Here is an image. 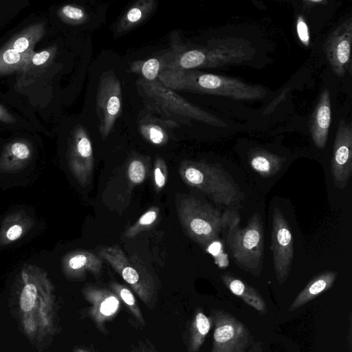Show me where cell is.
<instances>
[{
	"label": "cell",
	"mask_w": 352,
	"mask_h": 352,
	"mask_svg": "<svg viewBox=\"0 0 352 352\" xmlns=\"http://www.w3.org/2000/svg\"><path fill=\"white\" fill-rule=\"evenodd\" d=\"M157 79L173 91H188L234 100H259L267 95L266 89L262 86L245 83L232 77L194 70L165 69Z\"/></svg>",
	"instance_id": "6da1fadb"
},
{
	"label": "cell",
	"mask_w": 352,
	"mask_h": 352,
	"mask_svg": "<svg viewBox=\"0 0 352 352\" xmlns=\"http://www.w3.org/2000/svg\"><path fill=\"white\" fill-rule=\"evenodd\" d=\"M172 52L173 58L165 69L219 67L251 60L256 54L251 43L240 38L212 40L207 46L190 50L175 47Z\"/></svg>",
	"instance_id": "7a4b0ae2"
},
{
	"label": "cell",
	"mask_w": 352,
	"mask_h": 352,
	"mask_svg": "<svg viewBox=\"0 0 352 352\" xmlns=\"http://www.w3.org/2000/svg\"><path fill=\"white\" fill-rule=\"evenodd\" d=\"M179 173L187 185L201 191L218 204L229 206L239 198V187L219 165L186 160L181 163Z\"/></svg>",
	"instance_id": "3957f363"
},
{
	"label": "cell",
	"mask_w": 352,
	"mask_h": 352,
	"mask_svg": "<svg viewBox=\"0 0 352 352\" xmlns=\"http://www.w3.org/2000/svg\"><path fill=\"white\" fill-rule=\"evenodd\" d=\"M228 245L237 264L254 275L261 273L263 258V230L261 216L254 213L240 228L236 221L230 226Z\"/></svg>",
	"instance_id": "277c9868"
},
{
	"label": "cell",
	"mask_w": 352,
	"mask_h": 352,
	"mask_svg": "<svg viewBox=\"0 0 352 352\" xmlns=\"http://www.w3.org/2000/svg\"><path fill=\"white\" fill-rule=\"evenodd\" d=\"M178 217L186 234L203 246L214 242L228 222L219 210L192 197L179 203Z\"/></svg>",
	"instance_id": "5b68a950"
},
{
	"label": "cell",
	"mask_w": 352,
	"mask_h": 352,
	"mask_svg": "<svg viewBox=\"0 0 352 352\" xmlns=\"http://www.w3.org/2000/svg\"><path fill=\"white\" fill-rule=\"evenodd\" d=\"M98 256L120 275L148 309L155 308L157 285L153 276L141 263L133 258L129 259L118 245L101 248Z\"/></svg>",
	"instance_id": "8992f818"
},
{
	"label": "cell",
	"mask_w": 352,
	"mask_h": 352,
	"mask_svg": "<svg viewBox=\"0 0 352 352\" xmlns=\"http://www.w3.org/2000/svg\"><path fill=\"white\" fill-rule=\"evenodd\" d=\"M138 82L146 96L152 101L154 107H157L158 109L163 113L168 112L189 117L214 126H228L223 120L188 102L176 94L173 90L161 83L158 79L148 81L140 78Z\"/></svg>",
	"instance_id": "52a82bcc"
},
{
	"label": "cell",
	"mask_w": 352,
	"mask_h": 352,
	"mask_svg": "<svg viewBox=\"0 0 352 352\" xmlns=\"http://www.w3.org/2000/svg\"><path fill=\"white\" fill-rule=\"evenodd\" d=\"M210 318L214 327L210 352H244L250 338L245 326L222 310L212 309Z\"/></svg>",
	"instance_id": "ba28073f"
},
{
	"label": "cell",
	"mask_w": 352,
	"mask_h": 352,
	"mask_svg": "<svg viewBox=\"0 0 352 352\" xmlns=\"http://www.w3.org/2000/svg\"><path fill=\"white\" fill-rule=\"evenodd\" d=\"M122 107V90L118 77L112 72L100 77L96 98L99 131L105 139L112 131Z\"/></svg>",
	"instance_id": "9c48e42d"
},
{
	"label": "cell",
	"mask_w": 352,
	"mask_h": 352,
	"mask_svg": "<svg viewBox=\"0 0 352 352\" xmlns=\"http://www.w3.org/2000/svg\"><path fill=\"white\" fill-rule=\"evenodd\" d=\"M271 250L276 277L279 284L286 281L294 258V243L289 224L282 212L275 208L272 215Z\"/></svg>",
	"instance_id": "30bf717a"
},
{
	"label": "cell",
	"mask_w": 352,
	"mask_h": 352,
	"mask_svg": "<svg viewBox=\"0 0 352 352\" xmlns=\"http://www.w3.org/2000/svg\"><path fill=\"white\" fill-rule=\"evenodd\" d=\"M67 159L69 168L78 184L87 186L92 177L94 155L91 140L81 125L76 126L71 133Z\"/></svg>",
	"instance_id": "8fae6325"
},
{
	"label": "cell",
	"mask_w": 352,
	"mask_h": 352,
	"mask_svg": "<svg viewBox=\"0 0 352 352\" xmlns=\"http://www.w3.org/2000/svg\"><path fill=\"white\" fill-rule=\"evenodd\" d=\"M352 41V18L350 17L331 31L327 36L323 49L328 62L338 77L351 73V46Z\"/></svg>",
	"instance_id": "7c38bea8"
},
{
	"label": "cell",
	"mask_w": 352,
	"mask_h": 352,
	"mask_svg": "<svg viewBox=\"0 0 352 352\" xmlns=\"http://www.w3.org/2000/svg\"><path fill=\"white\" fill-rule=\"evenodd\" d=\"M331 173L335 186L344 188L352 174V124L339 121L335 136Z\"/></svg>",
	"instance_id": "4fadbf2b"
},
{
	"label": "cell",
	"mask_w": 352,
	"mask_h": 352,
	"mask_svg": "<svg viewBox=\"0 0 352 352\" xmlns=\"http://www.w3.org/2000/svg\"><path fill=\"white\" fill-rule=\"evenodd\" d=\"M82 294L90 305L88 314L91 320L101 333L107 335L105 325L120 311L121 301L111 290L91 285L83 288Z\"/></svg>",
	"instance_id": "5bb4252c"
},
{
	"label": "cell",
	"mask_w": 352,
	"mask_h": 352,
	"mask_svg": "<svg viewBox=\"0 0 352 352\" xmlns=\"http://www.w3.org/2000/svg\"><path fill=\"white\" fill-rule=\"evenodd\" d=\"M331 121L330 93L328 89H324L320 95L309 120L311 138L319 148H323L327 144Z\"/></svg>",
	"instance_id": "9a60e30c"
},
{
	"label": "cell",
	"mask_w": 352,
	"mask_h": 352,
	"mask_svg": "<svg viewBox=\"0 0 352 352\" xmlns=\"http://www.w3.org/2000/svg\"><path fill=\"white\" fill-rule=\"evenodd\" d=\"M33 147L25 139L8 142L0 155V173H12L26 167L33 157Z\"/></svg>",
	"instance_id": "2e32d148"
},
{
	"label": "cell",
	"mask_w": 352,
	"mask_h": 352,
	"mask_svg": "<svg viewBox=\"0 0 352 352\" xmlns=\"http://www.w3.org/2000/svg\"><path fill=\"white\" fill-rule=\"evenodd\" d=\"M64 270L72 277L81 278L87 273L100 275L102 262L100 257L87 250H76L67 254L63 260Z\"/></svg>",
	"instance_id": "e0dca14e"
},
{
	"label": "cell",
	"mask_w": 352,
	"mask_h": 352,
	"mask_svg": "<svg viewBox=\"0 0 352 352\" xmlns=\"http://www.w3.org/2000/svg\"><path fill=\"white\" fill-rule=\"evenodd\" d=\"M338 276L335 271H324L314 276L306 287L297 295L289 307V311H294L307 304L320 294L329 289Z\"/></svg>",
	"instance_id": "ac0fdd59"
},
{
	"label": "cell",
	"mask_w": 352,
	"mask_h": 352,
	"mask_svg": "<svg viewBox=\"0 0 352 352\" xmlns=\"http://www.w3.org/2000/svg\"><path fill=\"white\" fill-rule=\"evenodd\" d=\"M45 33L44 22L32 23L14 35L3 47L12 49L20 53H34L36 44Z\"/></svg>",
	"instance_id": "d6986e66"
},
{
	"label": "cell",
	"mask_w": 352,
	"mask_h": 352,
	"mask_svg": "<svg viewBox=\"0 0 352 352\" xmlns=\"http://www.w3.org/2000/svg\"><path fill=\"white\" fill-rule=\"evenodd\" d=\"M157 3L154 0H140L131 6L118 22L117 33L126 32L145 21L155 11Z\"/></svg>",
	"instance_id": "ffe728a7"
},
{
	"label": "cell",
	"mask_w": 352,
	"mask_h": 352,
	"mask_svg": "<svg viewBox=\"0 0 352 352\" xmlns=\"http://www.w3.org/2000/svg\"><path fill=\"white\" fill-rule=\"evenodd\" d=\"M224 285L234 295L261 314L267 312L265 300L256 289L243 280L228 274H223Z\"/></svg>",
	"instance_id": "44dd1931"
},
{
	"label": "cell",
	"mask_w": 352,
	"mask_h": 352,
	"mask_svg": "<svg viewBox=\"0 0 352 352\" xmlns=\"http://www.w3.org/2000/svg\"><path fill=\"white\" fill-rule=\"evenodd\" d=\"M285 159L266 150H253L249 157L252 168L263 177L276 175L282 168Z\"/></svg>",
	"instance_id": "7402d4cb"
},
{
	"label": "cell",
	"mask_w": 352,
	"mask_h": 352,
	"mask_svg": "<svg viewBox=\"0 0 352 352\" xmlns=\"http://www.w3.org/2000/svg\"><path fill=\"white\" fill-rule=\"evenodd\" d=\"M32 224V220L22 213L10 214L1 227L0 245H9L16 241L31 228Z\"/></svg>",
	"instance_id": "603a6c76"
},
{
	"label": "cell",
	"mask_w": 352,
	"mask_h": 352,
	"mask_svg": "<svg viewBox=\"0 0 352 352\" xmlns=\"http://www.w3.org/2000/svg\"><path fill=\"white\" fill-rule=\"evenodd\" d=\"M212 325L211 319L201 309L195 312L190 327L188 352H198Z\"/></svg>",
	"instance_id": "cb8c5ba5"
},
{
	"label": "cell",
	"mask_w": 352,
	"mask_h": 352,
	"mask_svg": "<svg viewBox=\"0 0 352 352\" xmlns=\"http://www.w3.org/2000/svg\"><path fill=\"white\" fill-rule=\"evenodd\" d=\"M172 58L173 52L170 51L163 56L151 58L146 60L135 61L131 65V70L141 74L142 78L152 81L157 78Z\"/></svg>",
	"instance_id": "d4e9b609"
},
{
	"label": "cell",
	"mask_w": 352,
	"mask_h": 352,
	"mask_svg": "<svg viewBox=\"0 0 352 352\" xmlns=\"http://www.w3.org/2000/svg\"><path fill=\"white\" fill-rule=\"evenodd\" d=\"M33 54L20 53L12 49L1 48L0 75L24 72Z\"/></svg>",
	"instance_id": "484cf974"
},
{
	"label": "cell",
	"mask_w": 352,
	"mask_h": 352,
	"mask_svg": "<svg viewBox=\"0 0 352 352\" xmlns=\"http://www.w3.org/2000/svg\"><path fill=\"white\" fill-rule=\"evenodd\" d=\"M168 122L162 125V122L151 118H144L139 125L142 135L149 142L155 145H162L168 140L166 132Z\"/></svg>",
	"instance_id": "4316f807"
},
{
	"label": "cell",
	"mask_w": 352,
	"mask_h": 352,
	"mask_svg": "<svg viewBox=\"0 0 352 352\" xmlns=\"http://www.w3.org/2000/svg\"><path fill=\"white\" fill-rule=\"evenodd\" d=\"M111 290L118 297L131 314L141 325L145 326L146 322L144 319L142 312L138 304L136 298L130 289L126 285L113 281L110 283Z\"/></svg>",
	"instance_id": "83f0119b"
},
{
	"label": "cell",
	"mask_w": 352,
	"mask_h": 352,
	"mask_svg": "<svg viewBox=\"0 0 352 352\" xmlns=\"http://www.w3.org/2000/svg\"><path fill=\"white\" fill-rule=\"evenodd\" d=\"M159 216V209L157 207H152L144 212L138 221L129 227L124 232L127 238H132L140 232L150 228L157 221Z\"/></svg>",
	"instance_id": "f1b7e54d"
},
{
	"label": "cell",
	"mask_w": 352,
	"mask_h": 352,
	"mask_svg": "<svg viewBox=\"0 0 352 352\" xmlns=\"http://www.w3.org/2000/svg\"><path fill=\"white\" fill-rule=\"evenodd\" d=\"M58 17L65 23L77 25L82 23L87 19V14L80 6L67 4L58 10Z\"/></svg>",
	"instance_id": "f546056e"
},
{
	"label": "cell",
	"mask_w": 352,
	"mask_h": 352,
	"mask_svg": "<svg viewBox=\"0 0 352 352\" xmlns=\"http://www.w3.org/2000/svg\"><path fill=\"white\" fill-rule=\"evenodd\" d=\"M56 52V47L53 45L39 52H34L26 65L24 72H31L33 69L44 68V67L48 66L52 61Z\"/></svg>",
	"instance_id": "4dcf8cb0"
},
{
	"label": "cell",
	"mask_w": 352,
	"mask_h": 352,
	"mask_svg": "<svg viewBox=\"0 0 352 352\" xmlns=\"http://www.w3.org/2000/svg\"><path fill=\"white\" fill-rule=\"evenodd\" d=\"M38 294V289L34 283H27L22 289L20 298V307L23 311L32 309Z\"/></svg>",
	"instance_id": "1f68e13d"
},
{
	"label": "cell",
	"mask_w": 352,
	"mask_h": 352,
	"mask_svg": "<svg viewBox=\"0 0 352 352\" xmlns=\"http://www.w3.org/2000/svg\"><path fill=\"white\" fill-rule=\"evenodd\" d=\"M127 170L129 179L133 184H139L145 179L146 169L142 160L133 159L128 166Z\"/></svg>",
	"instance_id": "d6a6232c"
},
{
	"label": "cell",
	"mask_w": 352,
	"mask_h": 352,
	"mask_svg": "<svg viewBox=\"0 0 352 352\" xmlns=\"http://www.w3.org/2000/svg\"><path fill=\"white\" fill-rule=\"evenodd\" d=\"M153 173L156 189L160 190L166 184L168 176L167 166L163 158L156 157Z\"/></svg>",
	"instance_id": "836d02e7"
},
{
	"label": "cell",
	"mask_w": 352,
	"mask_h": 352,
	"mask_svg": "<svg viewBox=\"0 0 352 352\" xmlns=\"http://www.w3.org/2000/svg\"><path fill=\"white\" fill-rule=\"evenodd\" d=\"M296 30L300 41L308 47L310 43L309 30L306 20L302 14H299L296 19Z\"/></svg>",
	"instance_id": "e575fe53"
},
{
	"label": "cell",
	"mask_w": 352,
	"mask_h": 352,
	"mask_svg": "<svg viewBox=\"0 0 352 352\" xmlns=\"http://www.w3.org/2000/svg\"><path fill=\"white\" fill-rule=\"evenodd\" d=\"M0 122L6 124H13L16 122V118L1 104Z\"/></svg>",
	"instance_id": "d590c367"
},
{
	"label": "cell",
	"mask_w": 352,
	"mask_h": 352,
	"mask_svg": "<svg viewBox=\"0 0 352 352\" xmlns=\"http://www.w3.org/2000/svg\"><path fill=\"white\" fill-rule=\"evenodd\" d=\"M304 3V7L305 10H309L312 8L314 6H316L317 5L320 4H325L327 3V1H322V0H306L303 1Z\"/></svg>",
	"instance_id": "8d00e7d4"
},
{
	"label": "cell",
	"mask_w": 352,
	"mask_h": 352,
	"mask_svg": "<svg viewBox=\"0 0 352 352\" xmlns=\"http://www.w3.org/2000/svg\"><path fill=\"white\" fill-rule=\"evenodd\" d=\"M131 352H149L146 344H141L138 348L133 349Z\"/></svg>",
	"instance_id": "74e56055"
},
{
	"label": "cell",
	"mask_w": 352,
	"mask_h": 352,
	"mask_svg": "<svg viewBox=\"0 0 352 352\" xmlns=\"http://www.w3.org/2000/svg\"><path fill=\"white\" fill-rule=\"evenodd\" d=\"M146 346L149 352H157L155 349L148 342H146Z\"/></svg>",
	"instance_id": "f35d334b"
},
{
	"label": "cell",
	"mask_w": 352,
	"mask_h": 352,
	"mask_svg": "<svg viewBox=\"0 0 352 352\" xmlns=\"http://www.w3.org/2000/svg\"><path fill=\"white\" fill-rule=\"evenodd\" d=\"M75 352H90V351L85 350V349H78Z\"/></svg>",
	"instance_id": "ab89813d"
}]
</instances>
